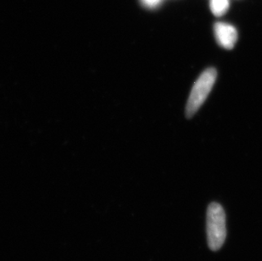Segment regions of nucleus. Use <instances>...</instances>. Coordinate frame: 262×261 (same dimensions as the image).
<instances>
[{
    "label": "nucleus",
    "instance_id": "obj_4",
    "mask_svg": "<svg viewBox=\"0 0 262 261\" xmlns=\"http://www.w3.org/2000/svg\"><path fill=\"white\" fill-rule=\"evenodd\" d=\"M210 7L214 15L222 16L229 9V1L228 0H210Z\"/></svg>",
    "mask_w": 262,
    "mask_h": 261
},
{
    "label": "nucleus",
    "instance_id": "obj_5",
    "mask_svg": "<svg viewBox=\"0 0 262 261\" xmlns=\"http://www.w3.org/2000/svg\"><path fill=\"white\" fill-rule=\"evenodd\" d=\"M144 1L148 6H156V5H158L159 3L161 2V0H144Z\"/></svg>",
    "mask_w": 262,
    "mask_h": 261
},
{
    "label": "nucleus",
    "instance_id": "obj_1",
    "mask_svg": "<svg viewBox=\"0 0 262 261\" xmlns=\"http://www.w3.org/2000/svg\"><path fill=\"white\" fill-rule=\"evenodd\" d=\"M206 229L208 245L212 250H218L225 242L227 229L225 212L217 203H211L208 207Z\"/></svg>",
    "mask_w": 262,
    "mask_h": 261
},
{
    "label": "nucleus",
    "instance_id": "obj_2",
    "mask_svg": "<svg viewBox=\"0 0 262 261\" xmlns=\"http://www.w3.org/2000/svg\"><path fill=\"white\" fill-rule=\"evenodd\" d=\"M216 79V71L214 68L205 70L193 85L188 104L186 107V115L190 118L205 103L210 94Z\"/></svg>",
    "mask_w": 262,
    "mask_h": 261
},
{
    "label": "nucleus",
    "instance_id": "obj_3",
    "mask_svg": "<svg viewBox=\"0 0 262 261\" xmlns=\"http://www.w3.org/2000/svg\"><path fill=\"white\" fill-rule=\"evenodd\" d=\"M215 39L226 50H232L237 40V32L230 24L218 23L214 27Z\"/></svg>",
    "mask_w": 262,
    "mask_h": 261
}]
</instances>
